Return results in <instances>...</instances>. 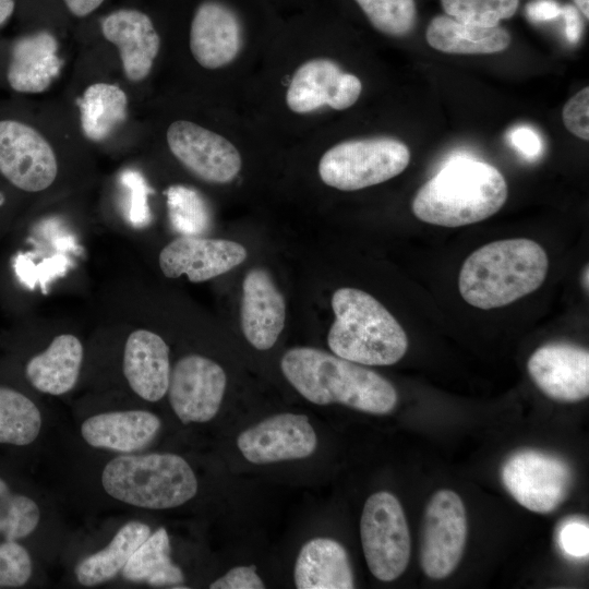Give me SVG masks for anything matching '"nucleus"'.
<instances>
[{
  "instance_id": "f257e3e1",
  "label": "nucleus",
  "mask_w": 589,
  "mask_h": 589,
  "mask_svg": "<svg viewBox=\"0 0 589 589\" xmlns=\"http://www.w3.org/2000/svg\"><path fill=\"white\" fill-rule=\"evenodd\" d=\"M280 368L297 392L316 405L341 404L372 414H386L397 404L395 387L382 375L317 348L289 349Z\"/></svg>"
},
{
  "instance_id": "f03ea898",
  "label": "nucleus",
  "mask_w": 589,
  "mask_h": 589,
  "mask_svg": "<svg viewBox=\"0 0 589 589\" xmlns=\"http://www.w3.org/2000/svg\"><path fill=\"white\" fill-rule=\"evenodd\" d=\"M507 200V183L494 166L468 157L450 159L417 192L414 216L428 224L460 227L497 213Z\"/></svg>"
},
{
  "instance_id": "7ed1b4c3",
  "label": "nucleus",
  "mask_w": 589,
  "mask_h": 589,
  "mask_svg": "<svg viewBox=\"0 0 589 589\" xmlns=\"http://www.w3.org/2000/svg\"><path fill=\"white\" fill-rule=\"evenodd\" d=\"M549 259L533 240L494 241L472 252L464 262L458 287L472 306L501 308L533 292L544 281Z\"/></svg>"
},
{
  "instance_id": "20e7f679",
  "label": "nucleus",
  "mask_w": 589,
  "mask_h": 589,
  "mask_svg": "<svg viewBox=\"0 0 589 589\" xmlns=\"http://www.w3.org/2000/svg\"><path fill=\"white\" fill-rule=\"evenodd\" d=\"M335 320L327 335L332 352L362 365H392L408 349V337L392 313L373 296L342 287L332 297Z\"/></svg>"
},
{
  "instance_id": "39448f33",
  "label": "nucleus",
  "mask_w": 589,
  "mask_h": 589,
  "mask_svg": "<svg viewBox=\"0 0 589 589\" xmlns=\"http://www.w3.org/2000/svg\"><path fill=\"white\" fill-rule=\"evenodd\" d=\"M101 484L113 498L149 509L180 506L197 492L190 465L170 453L118 456L105 466Z\"/></svg>"
},
{
  "instance_id": "423d86ee",
  "label": "nucleus",
  "mask_w": 589,
  "mask_h": 589,
  "mask_svg": "<svg viewBox=\"0 0 589 589\" xmlns=\"http://www.w3.org/2000/svg\"><path fill=\"white\" fill-rule=\"evenodd\" d=\"M409 161V148L399 140L387 136L348 140L324 153L318 175L328 187L357 191L398 176Z\"/></svg>"
},
{
  "instance_id": "0eeeda50",
  "label": "nucleus",
  "mask_w": 589,
  "mask_h": 589,
  "mask_svg": "<svg viewBox=\"0 0 589 589\" xmlns=\"http://www.w3.org/2000/svg\"><path fill=\"white\" fill-rule=\"evenodd\" d=\"M360 536L368 567L382 581H393L410 558V534L404 509L386 491L372 494L360 520Z\"/></svg>"
},
{
  "instance_id": "6e6552de",
  "label": "nucleus",
  "mask_w": 589,
  "mask_h": 589,
  "mask_svg": "<svg viewBox=\"0 0 589 589\" xmlns=\"http://www.w3.org/2000/svg\"><path fill=\"white\" fill-rule=\"evenodd\" d=\"M501 478L518 504L539 514L554 512L567 498L574 482L573 469L564 458L533 448L509 455Z\"/></svg>"
},
{
  "instance_id": "1a4fd4ad",
  "label": "nucleus",
  "mask_w": 589,
  "mask_h": 589,
  "mask_svg": "<svg viewBox=\"0 0 589 589\" xmlns=\"http://www.w3.org/2000/svg\"><path fill=\"white\" fill-rule=\"evenodd\" d=\"M245 31L247 14L238 0H201L190 22L191 53L205 69L224 68L239 55Z\"/></svg>"
},
{
  "instance_id": "9d476101",
  "label": "nucleus",
  "mask_w": 589,
  "mask_h": 589,
  "mask_svg": "<svg viewBox=\"0 0 589 589\" xmlns=\"http://www.w3.org/2000/svg\"><path fill=\"white\" fill-rule=\"evenodd\" d=\"M467 538V517L459 495L440 490L429 501L423 518L420 563L431 579L449 576L459 564Z\"/></svg>"
},
{
  "instance_id": "9b49d317",
  "label": "nucleus",
  "mask_w": 589,
  "mask_h": 589,
  "mask_svg": "<svg viewBox=\"0 0 589 589\" xmlns=\"http://www.w3.org/2000/svg\"><path fill=\"white\" fill-rule=\"evenodd\" d=\"M172 155L199 179L217 184L231 182L242 159L237 147L223 135L194 122L177 120L167 130Z\"/></svg>"
},
{
  "instance_id": "f8f14e48",
  "label": "nucleus",
  "mask_w": 589,
  "mask_h": 589,
  "mask_svg": "<svg viewBox=\"0 0 589 589\" xmlns=\"http://www.w3.org/2000/svg\"><path fill=\"white\" fill-rule=\"evenodd\" d=\"M0 172L23 191L39 192L56 180L58 163L50 144L34 128L1 120Z\"/></svg>"
},
{
  "instance_id": "ddd939ff",
  "label": "nucleus",
  "mask_w": 589,
  "mask_h": 589,
  "mask_svg": "<svg viewBox=\"0 0 589 589\" xmlns=\"http://www.w3.org/2000/svg\"><path fill=\"white\" fill-rule=\"evenodd\" d=\"M226 384L218 363L200 354L185 356L170 372L169 402L182 423L207 422L219 410Z\"/></svg>"
},
{
  "instance_id": "4468645a",
  "label": "nucleus",
  "mask_w": 589,
  "mask_h": 589,
  "mask_svg": "<svg viewBox=\"0 0 589 589\" xmlns=\"http://www.w3.org/2000/svg\"><path fill=\"white\" fill-rule=\"evenodd\" d=\"M237 445L252 464H271L311 456L317 438L304 414L278 413L242 431Z\"/></svg>"
},
{
  "instance_id": "2eb2a0df",
  "label": "nucleus",
  "mask_w": 589,
  "mask_h": 589,
  "mask_svg": "<svg viewBox=\"0 0 589 589\" xmlns=\"http://www.w3.org/2000/svg\"><path fill=\"white\" fill-rule=\"evenodd\" d=\"M362 91L361 81L327 58H314L293 73L286 104L296 113H309L327 105L335 110L351 107Z\"/></svg>"
},
{
  "instance_id": "dca6fc26",
  "label": "nucleus",
  "mask_w": 589,
  "mask_h": 589,
  "mask_svg": "<svg viewBox=\"0 0 589 589\" xmlns=\"http://www.w3.org/2000/svg\"><path fill=\"white\" fill-rule=\"evenodd\" d=\"M247 255V249L236 241L180 236L160 251L159 267L168 278L187 275L190 281L202 283L237 267Z\"/></svg>"
},
{
  "instance_id": "f3484780",
  "label": "nucleus",
  "mask_w": 589,
  "mask_h": 589,
  "mask_svg": "<svg viewBox=\"0 0 589 589\" xmlns=\"http://www.w3.org/2000/svg\"><path fill=\"white\" fill-rule=\"evenodd\" d=\"M528 373L549 398L576 402L589 396V352L563 341L539 347L529 358Z\"/></svg>"
},
{
  "instance_id": "a211bd4d",
  "label": "nucleus",
  "mask_w": 589,
  "mask_h": 589,
  "mask_svg": "<svg viewBox=\"0 0 589 589\" xmlns=\"http://www.w3.org/2000/svg\"><path fill=\"white\" fill-rule=\"evenodd\" d=\"M240 316L243 335L255 349L275 345L285 327L286 303L266 269L256 267L247 273Z\"/></svg>"
},
{
  "instance_id": "6ab92c4d",
  "label": "nucleus",
  "mask_w": 589,
  "mask_h": 589,
  "mask_svg": "<svg viewBox=\"0 0 589 589\" xmlns=\"http://www.w3.org/2000/svg\"><path fill=\"white\" fill-rule=\"evenodd\" d=\"M100 26L104 37L118 48L127 79H146L160 48L152 19L140 10L120 9L106 15Z\"/></svg>"
},
{
  "instance_id": "aec40b11",
  "label": "nucleus",
  "mask_w": 589,
  "mask_h": 589,
  "mask_svg": "<svg viewBox=\"0 0 589 589\" xmlns=\"http://www.w3.org/2000/svg\"><path fill=\"white\" fill-rule=\"evenodd\" d=\"M169 347L148 329L132 332L124 347L123 373L132 390L147 401H158L168 390Z\"/></svg>"
},
{
  "instance_id": "412c9836",
  "label": "nucleus",
  "mask_w": 589,
  "mask_h": 589,
  "mask_svg": "<svg viewBox=\"0 0 589 589\" xmlns=\"http://www.w3.org/2000/svg\"><path fill=\"white\" fill-rule=\"evenodd\" d=\"M62 65L56 37L50 32L39 31L13 43L8 82L16 92L41 93L59 75Z\"/></svg>"
},
{
  "instance_id": "4be33fe9",
  "label": "nucleus",
  "mask_w": 589,
  "mask_h": 589,
  "mask_svg": "<svg viewBox=\"0 0 589 589\" xmlns=\"http://www.w3.org/2000/svg\"><path fill=\"white\" fill-rule=\"evenodd\" d=\"M160 425L159 418L149 411H112L86 419L81 433L93 447L131 453L152 442Z\"/></svg>"
},
{
  "instance_id": "5701e85b",
  "label": "nucleus",
  "mask_w": 589,
  "mask_h": 589,
  "mask_svg": "<svg viewBox=\"0 0 589 589\" xmlns=\"http://www.w3.org/2000/svg\"><path fill=\"white\" fill-rule=\"evenodd\" d=\"M298 589H351L353 572L345 548L329 538L309 540L294 565Z\"/></svg>"
},
{
  "instance_id": "b1692460",
  "label": "nucleus",
  "mask_w": 589,
  "mask_h": 589,
  "mask_svg": "<svg viewBox=\"0 0 589 589\" xmlns=\"http://www.w3.org/2000/svg\"><path fill=\"white\" fill-rule=\"evenodd\" d=\"M83 353V346L76 336L59 335L52 339L45 351L34 356L27 362L26 377L41 393L65 394L77 382Z\"/></svg>"
},
{
  "instance_id": "393cba45",
  "label": "nucleus",
  "mask_w": 589,
  "mask_h": 589,
  "mask_svg": "<svg viewBox=\"0 0 589 589\" xmlns=\"http://www.w3.org/2000/svg\"><path fill=\"white\" fill-rule=\"evenodd\" d=\"M428 44L436 50L457 55L495 53L505 50L510 36L503 27H482L448 15L433 17L426 28Z\"/></svg>"
},
{
  "instance_id": "a878e982",
  "label": "nucleus",
  "mask_w": 589,
  "mask_h": 589,
  "mask_svg": "<svg viewBox=\"0 0 589 589\" xmlns=\"http://www.w3.org/2000/svg\"><path fill=\"white\" fill-rule=\"evenodd\" d=\"M149 534L151 529L146 524L127 522L118 530L107 548L85 557L76 565L77 581L89 587L113 578Z\"/></svg>"
},
{
  "instance_id": "bb28decb",
  "label": "nucleus",
  "mask_w": 589,
  "mask_h": 589,
  "mask_svg": "<svg viewBox=\"0 0 589 589\" xmlns=\"http://www.w3.org/2000/svg\"><path fill=\"white\" fill-rule=\"evenodd\" d=\"M76 104L82 131L91 141L99 142L109 137L127 118L128 97L116 84H92Z\"/></svg>"
},
{
  "instance_id": "cd10ccee",
  "label": "nucleus",
  "mask_w": 589,
  "mask_h": 589,
  "mask_svg": "<svg viewBox=\"0 0 589 589\" xmlns=\"http://www.w3.org/2000/svg\"><path fill=\"white\" fill-rule=\"evenodd\" d=\"M122 576L130 581L152 586L183 582L181 569L171 562L170 541L165 528L157 529L140 544L122 568Z\"/></svg>"
},
{
  "instance_id": "c85d7f7f",
  "label": "nucleus",
  "mask_w": 589,
  "mask_h": 589,
  "mask_svg": "<svg viewBox=\"0 0 589 589\" xmlns=\"http://www.w3.org/2000/svg\"><path fill=\"white\" fill-rule=\"evenodd\" d=\"M41 426L37 406L22 393L0 386V443L23 446L36 440Z\"/></svg>"
},
{
  "instance_id": "c756f323",
  "label": "nucleus",
  "mask_w": 589,
  "mask_h": 589,
  "mask_svg": "<svg viewBox=\"0 0 589 589\" xmlns=\"http://www.w3.org/2000/svg\"><path fill=\"white\" fill-rule=\"evenodd\" d=\"M167 206L172 227L182 236H200L211 225L208 206L192 188L172 185L167 192Z\"/></svg>"
},
{
  "instance_id": "7c9ffc66",
  "label": "nucleus",
  "mask_w": 589,
  "mask_h": 589,
  "mask_svg": "<svg viewBox=\"0 0 589 589\" xmlns=\"http://www.w3.org/2000/svg\"><path fill=\"white\" fill-rule=\"evenodd\" d=\"M370 24L393 37L410 34L417 23L414 0H353Z\"/></svg>"
},
{
  "instance_id": "2f4dec72",
  "label": "nucleus",
  "mask_w": 589,
  "mask_h": 589,
  "mask_svg": "<svg viewBox=\"0 0 589 589\" xmlns=\"http://www.w3.org/2000/svg\"><path fill=\"white\" fill-rule=\"evenodd\" d=\"M40 518L38 505L28 496L11 493L0 478V533L7 541H15L31 534Z\"/></svg>"
},
{
  "instance_id": "473e14b6",
  "label": "nucleus",
  "mask_w": 589,
  "mask_h": 589,
  "mask_svg": "<svg viewBox=\"0 0 589 589\" xmlns=\"http://www.w3.org/2000/svg\"><path fill=\"white\" fill-rule=\"evenodd\" d=\"M441 4L448 16L459 22L494 27L515 14L519 0H441Z\"/></svg>"
},
{
  "instance_id": "72a5a7b5",
  "label": "nucleus",
  "mask_w": 589,
  "mask_h": 589,
  "mask_svg": "<svg viewBox=\"0 0 589 589\" xmlns=\"http://www.w3.org/2000/svg\"><path fill=\"white\" fill-rule=\"evenodd\" d=\"M32 575V560L24 546L15 541L0 544V588H17Z\"/></svg>"
},
{
  "instance_id": "f704fd0d",
  "label": "nucleus",
  "mask_w": 589,
  "mask_h": 589,
  "mask_svg": "<svg viewBox=\"0 0 589 589\" xmlns=\"http://www.w3.org/2000/svg\"><path fill=\"white\" fill-rule=\"evenodd\" d=\"M556 541L565 556L584 560L589 554V525L585 518L569 517L557 527Z\"/></svg>"
},
{
  "instance_id": "c9c22d12",
  "label": "nucleus",
  "mask_w": 589,
  "mask_h": 589,
  "mask_svg": "<svg viewBox=\"0 0 589 589\" xmlns=\"http://www.w3.org/2000/svg\"><path fill=\"white\" fill-rule=\"evenodd\" d=\"M121 183L129 190V215L133 224L143 225L149 219L147 195L149 188L143 176L135 170H125L121 175Z\"/></svg>"
},
{
  "instance_id": "e433bc0d",
  "label": "nucleus",
  "mask_w": 589,
  "mask_h": 589,
  "mask_svg": "<svg viewBox=\"0 0 589 589\" xmlns=\"http://www.w3.org/2000/svg\"><path fill=\"white\" fill-rule=\"evenodd\" d=\"M589 88L586 86L564 106L562 117L566 129L584 141L589 139Z\"/></svg>"
},
{
  "instance_id": "4c0bfd02",
  "label": "nucleus",
  "mask_w": 589,
  "mask_h": 589,
  "mask_svg": "<svg viewBox=\"0 0 589 589\" xmlns=\"http://www.w3.org/2000/svg\"><path fill=\"white\" fill-rule=\"evenodd\" d=\"M211 589H263L264 582L256 574V567L237 566L209 585Z\"/></svg>"
},
{
  "instance_id": "58836bf2",
  "label": "nucleus",
  "mask_w": 589,
  "mask_h": 589,
  "mask_svg": "<svg viewBox=\"0 0 589 589\" xmlns=\"http://www.w3.org/2000/svg\"><path fill=\"white\" fill-rule=\"evenodd\" d=\"M508 140L512 146L528 160L536 159L542 153L541 137L529 127L514 128L508 134Z\"/></svg>"
},
{
  "instance_id": "ea45409f",
  "label": "nucleus",
  "mask_w": 589,
  "mask_h": 589,
  "mask_svg": "<svg viewBox=\"0 0 589 589\" xmlns=\"http://www.w3.org/2000/svg\"><path fill=\"white\" fill-rule=\"evenodd\" d=\"M562 8L554 0H533L526 7V14L532 22H546L557 17Z\"/></svg>"
},
{
  "instance_id": "a19ab883",
  "label": "nucleus",
  "mask_w": 589,
  "mask_h": 589,
  "mask_svg": "<svg viewBox=\"0 0 589 589\" xmlns=\"http://www.w3.org/2000/svg\"><path fill=\"white\" fill-rule=\"evenodd\" d=\"M561 14L565 20V34L569 43L576 44L582 33V21L578 9L573 4H566L562 8Z\"/></svg>"
},
{
  "instance_id": "79ce46f5",
  "label": "nucleus",
  "mask_w": 589,
  "mask_h": 589,
  "mask_svg": "<svg viewBox=\"0 0 589 589\" xmlns=\"http://www.w3.org/2000/svg\"><path fill=\"white\" fill-rule=\"evenodd\" d=\"M68 10L77 17L94 12L105 0H63Z\"/></svg>"
},
{
  "instance_id": "37998d69",
  "label": "nucleus",
  "mask_w": 589,
  "mask_h": 589,
  "mask_svg": "<svg viewBox=\"0 0 589 589\" xmlns=\"http://www.w3.org/2000/svg\"><path fill=\"white\" fill-rule=\"evenodd\" d=\"M14 5V0H0V26L12 15Z\"/></svg>"
},
{
  "instance_id": "c03bdc74",
  "label": "nucleus",
  "mask_w": 589,
  "mask_h": 589,
  "mask_svg": "<svg viewBox=\"0 0 589 589\" xmlns=\"http://www.w3.org/2000/svg\"><path fill=\"white\" fill-rule=\"evenodd\" d=\"M578 10L588 20L589 17V0H574Z\"/></svg>"
},
{
  "instance_id": "a18cd8bd",
  "label": "nucleus",
  "mask_w": 589,
  "mask_h": 589,
  "mask_svg": "<svg viewBox=\"0 0 589 589\" xmlns=\"http://www.w3.org/2000/svg\"><path fill=\"white\" fill-rule=\"evenodd\" d=\"M588 266H586V269L584 271V275H582V286L586 288V290H588Z\"/></svg>"
},
{
  "instance_id": "49530a36",
  "label": "nucleus",
  "mask_w": 589,
  "mask_h": 589,
  "mask_svg": "<svg viewBox=\"0 0 589 589\" xmlns=\"http://www.w3.org/2000/svg\"><path fill=\"white\" fill-rule=\"evenodd\" d=\"M2 203V196L0 195V204Z\"/></svg>"
}]
</instances>
